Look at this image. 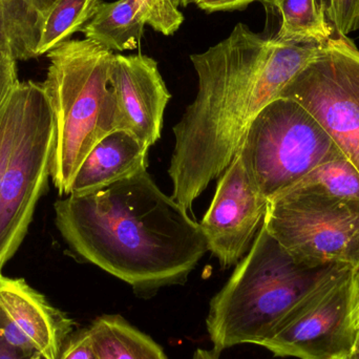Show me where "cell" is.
Masks as SVG:
<instances>
[{
  "label": "cell",
  "mask_w": 359,
  "mask_h": 359,
  "mask_svg": "<svg viewBox=\"0 0 359 359\" xmlns=\"http://www.w3.org/2000/svg\"><path fill=\"white\" fill-rule=\"evenodd\" d=\"M238 23L225 39L190 56L198 93L175 126L168 175L172 198L187 211L240 151L255 116L320 54Z\"/></svg>",
  "instance_id": "obj_1"
},
{
  "label": "cell",
  "mask_w": 359,
  "mask_h": 359,
  "mask_svg": "<svg viewBox=\"0 0 359 359\" xmlns=\"http://www.w3.org/2000/svg\"><path fill=\"white\" fill-rule=\"evenodd\" d=\"M54 207L72 252L142 297L185 284L209 251L200 224L147 170L90 194L63 196Z\"/></svg>",
  "instance_id": "obj_2"
},
{
  "label": "cell",
  "mask_w": 359,
  "mask_h": 359,
  "mask_svg": "<svg viewBox=\"0 0 359 359\" xmlns=\"http://www.w3.org/2000/svg\"><path fill=\"white\" fill-rule=\"evenodd\" d=\"M343 264L311 267L297 262L262 226L250 250L211 299L206 325L213 351L242 344L261 346Z\"/></svg>",
  "instance_id": "obj_3"
},
{
  "label": "cell",
  "mask_w": 359,
  "mask_h": 359,
  "mask_svg": "<svg viewBox=\"0 0 359 359\" xmlns=\"http://www.w3.org/2000/svg\"><path fill=\"white\" fill-rule=\"evenodd\" d=\"M115 53L86 39H69L48 54L42 90L52 111L50 180L60 196L97 143L115 130L109 73Z\"/></svg>",
  "instance_id": "obj_4"
},
{
  "label": "cell",
  "mask_w": 359,
  "mask_h": 359,
  "mask_svg": "<svg viewBox=\"0 0 359 359\" xmlns=\"http://www.w3.org/2000/svg\"><path fill=\"white\" fill-rule=\"evenodd\" d=\"M238 154L255 189L270 202L343 153L307 109L278 97L255 116Z\"/></svg>",
  "instance_id": "obj_5"
},
{
  "label": "cell",
  "mask_w": 359,
  "mask_h": 359,
  "mask_svg": "<svg viewBox=\"0 0 359 359\" xmlns=\"http://www.w3.org/2000/svg\"><path fill=\"white\" fill-rule=\"evenodd\" d=\"M264 226L299 263L359 267V200L293 187L268 203Z\"/></svg>",
  "instance_id": "obj_6"
},
{
  "label": "cell",
  "mask_w": 359,
  "mask_h": 359,
  "mask_svg": "<svg viewBox=\"0 0 359 359\" xmlns=\"http://www.w3.org/2000/svg\"><path fill=\"white\" fill-rule=\"evenodd\" d=\"M52 111L41 83L27 81L25 111L0 182V272L27 236L50 178Z\"/></svg>",
  "instance_id": "obj_7"
},
{
  "label": "cell",
  "mask_w": 359,
  "mask_h": 359,
  "mask_svg": "<svg viewBox=\"0 0 359 359\" xmlns=\"http://www.w3.org/2000/svg\"><path fill=\"white\" fill-rule=\"evenodd\" d=\"M280 97L307 109L359 172V50L348 36L334 32Z\"/></svg>",
  "instance_id": "obj_8"
},
{
  "label": "cell",
  "mask_w": 359,
  "mask_h": 359,
  "mask_svg": "<svg viewBox=\"0 0 359 359\" xmlns=\"http://www.w3.org/2000/svg\"><path fill=\"white\" fill-rule=\"evenodd\" d=\"M359 267L339 265L262 347L280 358L346 359L358 329Z\"/></svg>",
  "instance_id": "obj_9"
},
{
  "label": "cell",
  "mask_w": 359,
  "mask_h": 359,
  "mask_svg": "<svg viewBox=\"0 0 359 359\" xmlns=\"http://www.w3.org/2000/svg\"><path fill=\"white\" fill-rule=\"evenodd\" d=\"M268 201L255 189L236 154L217 182L200 227L208 250L224 269L236 266L250 250L265 221Z\"/></svg>",
  "instance_id": "obj_10"
},
{
  "label": "cell",
  "mask_w": 359,
  "mask_h": 359,
  "mask_svg": "<svg viewBox=\"0 0 359 359\" xmlns=\"http://www.w3.org/2000/svg\"><path fill=\"white\" fill-rule=\"evenodd\" d=\"M115 130L130 133L151 147L161 138L172 94L158 62L144 54H115L109 73Z\"/></svg>",
  "instance_id": "obj_11"
},
{
  "label": "cell",
  "mask_w": 359,
  "mask_h": 359,
  "mask_svg": "<svg viewBox=\"0 0 359 359\" xmlns=\"http://www.w3.org/2000/svg\"><path fill=\"white\" fill-rule=\"evenodd\" d=\"M75 323L23 278L0 272V335L31 355L58 359Z\"/></svg>",
  "instance_id": "obj_12"
},
{
  "label": "cell",
  "mask_w": 359,
  "mask_h": 359,
  "mask_svg": "<svg viewBox=\"0 0 359 359\" xmlns=\"http://www.w3.org/2000/svg\"><path fill=\"white\" fill-rule=\"evenodd\" d=\"M149 147L126 130L101 139L80 166L71 194H86L147 170Z\"/></svg>",
  "instance_id": "obj_13"
},
{
  "label": "cell",
  "mask_w": 359,
  "mask_h": 359,
  "mask_svg": "<svg viewBox=\"0 0 359 359\" xmlns=\"http://www.w3.org/2000/svg\"><path fill=\"white\" fill-rule=\"evenodd\" d=\"M147 25L144 0H117L101 4L82 33L86 39L111 52L136 50Z\"/></svg>",
  "instance_id": "obj_14"
},
{
  "label": "cell",
  "mask_w": 359,
  "mask_h": 359,
  "mask_svg": "<svg viewBox=\"0 0 359 359\" xmlns=\"http://www.w3.org/2000/svg\"><path fill=\"white\" fill-rule=\"evenodd\" d=\"M88 329L99 359H168L157 343L122 316H99Z\"/></svg>",
  "instance_id": "obj_15"
},
{
  "label": "cell",
  "mask_w": 359,
  "mask_h": 359,
  "mask_svg": "<svg viewBox=\"0 0 359 359\" xmlns=\"http://www.w3.org/2000/svg\"><path fill=\"white\" fill-rule=\"evenodd\" d=\"M280 18L276 39L292 43L324 46L334 34L322 0H261Z\"/></svg>",
  "instance_id": "obj_16"
},
{
  "label": "cell",
  "mask_w": 359,
  "mask_h": 359,
  "mask_svg": "<svg viewBox=\"0 0 359 359\" xmlns=\"http://www.w3.org/2000/svg\"><path fill=\"white\" fill-rule=\"evenodd\" d=\"M103 0H56L43 15L38 16L37 57L65 43L81 32L95 16Z\"/></svg>",
  "instance_id": "obj_17"
},
{
  "label": "cell",
  "mask_w": 359,
  "mask_h": 359,
  "mask_svg": "<svg viewBox=\"0 0 359 359\" xmlns=\"http://www.w3.org/2000/svg\"><path fill=\"white\" fill-rule=\"evenodd\" d=\"M38 14L25 0H0V52L16 61L37 58Z\"/></svg>",
  "instance_id": "obj_18"
},
{
  "label": "cell",
  "mask_w": 359,
  "mask_h": 359,
  "mask_svg": "<svg viewBox=\"0 0 359 359\" xmlns=\"http://www.w3.org/2000/svg\"><path fill=\"white\" fill-rule=\"evenodd\" d=\"M294 187H311L337 198L359 200V172L341 154L312 170Z\"/></svg>",
  "instance_id": "obj_19"
},
{
  "label": "cell",
  "mask_w": 359,
  "mask_h": 359,
  "mask_svg": "<svg viewBox=\"0 0 359 359\" xmlns=\"http://www.w3.org/2000/svg\"><path fill=\"white\" fill-rule=\"evenodd\" d=\"M27 95V81L19 82L4 107L0 109V182L16 139Z\"/></svg>",
  "instance_id": "obj_20"
},
{
  "label": "cell",
  "mask_w": 359,
  "mask_h": 359,
  "mask_svg": "<svg viewBox=\"0 0 359 359\" xmlns=\"http://www.w3.org/2000/svg\"><path fill=\"white\" fill-rule=\"evenodd\" d=\"M322 4L337 33L348 36L359 29V0H322Z\"/></svg>",
  "instance_id": "obj_21"
},
{
  "label": "cell",
  "mask_w": 359,
  "mask_h": 359,
  "mask_svg": "<svg viewBox=\"0 0 359 359\" xmlns=\"http://www.w3.org/2000/svg\"><path fill=\"white\" fill-rule=\"evenodd\" d=\"M58 359H99L93 345L90 329L74 331L63 345Z\"/></svg>",
  "instance_id": "obj_22"
},
{
  "label": "cell",
  "mask_w": 359,
  "mask_h": 359,
  "mask_svg": "<svg viewBox=\"0 0 359 359\" xmlns=\"http://www.w3.org/2000/svg\"><path fill=\"white\" fill-rule=\"evenodd\" d=\"M19 82L17 61L10 55L0 52V109L4 107Z\"/></svg>",
  "instance_id": "obj_23"
},
{
  "label": "cell",
  "mask_w": 359,
  "mask_h": 359,
  "mask_svg": "<svg viewBox=\"0 0 359 359\" xmlns=\"http://www.w3.org/2000/svg\"><path fill=\"white\" fill-rule=\"evenodd\" d=\"M200 10L204 12H233L243 11L255 1L261 0H191Z\"/></svg>",
  "instance_id": "obj_24"
},
{
  "label": "cell",
  "mask_w": 359,
  "mask_h": 359,
  "mask_svg": "<svg viewBox=\"0 0 359 359\" xmlns=\"http://www.w3.org/2000/svg\"><path fill=\"white\" fill-rule=\"evenodd\" d=\"M0 359H46L40 355H31L11 346L0 335Z\"/></svg>",
  "instance_id": "obj_25"
},
{
  "label": "cell",
  "mask_w": 359,
  "mask_h": 359,
  "mask_svg": "<svg viewBox=\"0 0 359 359\" xmlns=\"http://www.w3.org/2000/svg\"><path fill=\"white\" fill-rule=\"evenodd\" d=\"M34 10L37 12L38 16L43 15L56 0H25Z\"/></svg>",
  "instance_id": "obj_26"
},
{
  "label": "cell",
  "mask_w": 359,
  "mask_h": 359,
  "mask_svg": "<svg viewBox=\"0 0 359 359\" xmlns=\"http://www.w3.org/2000/svg\"><path fill=\"white\" fill-rule=\"evenodd\" d=\"M219 354L215 351H207V350L198 349L194 354L192 359H219Z\"/></svg>",
  "instance_id": "obj_27"
},
{
  "label": "cell",
  "mask_w": 359,
  "mask_h": 359,
  "mask_svg": "<svg viewBox=\"0 0 359 359\" xmlns=\"http://www.w3.org/2000/svg\"><path fill=\"white\" fill-rule=\"evenodd\" d=\"M346 359H359V329L356 332L355 339H354L353 347L350 351L349 355Z\"/></svg>",
  "instance_id": "obj_28"
},
{
  "label": "cell",
  "mask_w": 359,
  "mask_h": 359,
  "mask_svg": "<svg viewBox=\"0 0 359 359\" xmlns=\"http://www.w3.org/2000/svg\"><path fill=\"white\" fill-rule=\"evenodd\" d=\"M172 2L176 8H186L191 0H172Z\"/></svg>",
  "instance_id": "obj_29"
},
{
  "label": "cell",
  "mask_w": 359,
  "mask_h": 359,
  "mask_svg": "<svg viewBox=\"0 0 359 359\" xmlns=\"http://www.w3.org/2000/svg\"><path fill=\"white\" fill-rule=\"evenodd\" d=\"M354 323H355L356 329H359V297L356 303L355 312H354Z\"/></svg>",
  "instance_id": "obj_30"
}]
</instances>
